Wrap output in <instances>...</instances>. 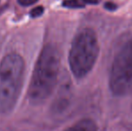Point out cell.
<instances>
[{"label":"cell","mask_w":132,"mask_h":131,"mask_svg":"<svg viewBox=\"0 0 132 131\" xmlns=\"http://www.w3.org/2000/svg\"><path fill=\"white\" fill-rule=\"evenodd\" d=\"M131 110H132V105H131Z\"/></svg>","instance_id":"8fae6325"},{"label":"cell","mask_w":132,"mask_h":131,"mask_svg":"<svg viewBox=\"0 0 132 131\" xmlns=\"http://www.w3.org/2000/svg\"><path fill=\"white\" fill-rule=\"evenodd\" d=\"M99 43L91 28L81 30L74 38L68 54V63L76 78H84L90 73L99 56Z\"/></svg>","instance_id":"3957f363"},{"label":"cell","mask_w":132,"mask_h":131,"mask_svg":"<svg viewBox=\"0 0 132 131\" xmlns=\"http://www.w3.org/2000/svg\"><path fill=\"white\" fill-rule=\"evenodd\" d=\"M109 86L115 96L132 93V39L116 55L110 71Z\"/></svg>","instance_id":"277c9868"},{"label":"cell","mask_w":132,"mask_h":131,"mask_svg":"<svg viewBox=\"0 0 132 131\" xmlns=\"http://www.w3.org/2000/svg\"><path fill=\"white\" fill-rule=\"evenodd\" d=\"M37 2H38V0H18V3L22 6H30V5H34Z\"/></svg>","instance_id":"ba28073f"},{"label":"cell","mask_w":132,"mask_h":131,"mask_svg":"<svg viewBox=\"0 0 132 131\" xmlns=\"http://www.w3.org/2000/svg\"><path fill=\"white\" fill-rule=\"evenodd\" d=\"M25 62L16 52L6 54L0 62V113H10L21 94Z\"/></svg>","instance_id":"7a4b0ae2"},{"label":"cell","mask_w":132,"mask_h":131,"mask_svg":"<svg viewBox=\"0 0 132 131\" xmlns=\"http://www.w3.org/2000/svg\"><path fill=\"white\" fill-rule=\"evenodd\" d=\"M44 13V7L42 5H39L34 8H32L30 12V16L31 18H38L42 16Z\"/></svg>","instance_id":"52a82bcc"},{"label":"cell","mask_w":132,"mask_h":131,"mask_svg":"<svg viewBox=\"0 0 132 131\" xmlns=\"http://www.w3.org/2000/svg\"><path fill=\"white\" fill-rule=\"evenodd\" d=\"M60 56L51 44L44 46L35 64L28 89V100L32 105L43 103L53 93L59 75Z\"/></svg>","instance_id":"6da1fadb"},{"label":"cell","mask_w":132,"mask_h":131,"mask_svg":"<svg viewBox=\"0 0 132 131\" xmlns=\"http://www.w3.org/2000/svg\"><path fill=\"white\" fill-rule=\"evenodd\" d=\"M84 3L86 4H90V5H95V4H98L100 2V0H81Z\"/></svg>","instance_id":"30bf717a"},{"label":"cell","mask_w":132,"mask_h":131,"mask_svg":"<svg viewBox=\"0 0 132 131\" xmlns=\"http://www.w3.org/2000/svg\"><path fill=\"white\" fill-rule=\"evenodd\" d=\"M104 8L109 11H114L117 9V5L115 4L111 3V2H107L104 4Z\"/></svg>","instance_id":"9c48e42d"},{"label":"cell","mask_w":132,"mask_h":131,"mask_svg":"<svg viewBox=\"0 0 132 131\" xmlns=\"http://www.w3.org/2000/svg\"><path fill=\"white\" fill-rule=\"evenodd\" d=\"M64 131H98V126L92 119H82Z\"/></svg>","instance_id":"5b68a950"},{"label":"cell","mask_w":132,"mask_h":131,"mask_svg":"<svg viewBox=\"0 0 132 131\" xmlns=\"http://www.w3.org/2000/svg\"><path fill=\"white\" fill-rule=\"evenodd\" d=\"M62 5L66 8L71 9L84 8L85 7V4L81 0H65V1H63Z\"/></svg>","instance_id":"8992f818"}]
</instances>
